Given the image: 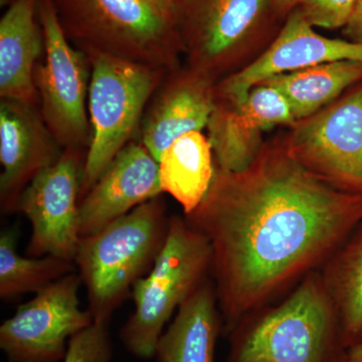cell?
Listing matches in <instances>:
<instances>
[{"instance_id": "cell-1", "label": "cell", "mask_w": 362, "mask_h": 362, "mask_svg": "<svg viewBox=\"0 0 362 362\" xmlns=\"http://www.w3.org/2000/svg\"><path fill=\"white\" fill-rule=\"evenodd\" d=\"M188 223L209 240L223 331L319 271L362 221V197L307 170L280 137L239 173L216 168Z\"/></svg>"}, {"instance_id": "cell-2", "label": "cell", "mask_w": 362, "mask_h": 362, "mask_svg": "<svg viewBox=\"0 0 362 362\" xmlns=\"http://www.w3.org/2000/svg\"><path fill=\"white\" fill-rule=\"evenodd\" d=\"M228 337L226 362H344L347 352L319 271L244 317Z\"/></svg>"}, {"instance_id": "cell-3", "label": "cell", "mask_w": 362, "mask_h": 362, "mask_svg": "<svg viewBox=\"0 0 362 362\" xmlns=\"http://www.w3.org/2000/svg\"><path fill=\"white\" fill-rule=\"evenodd\" d=\"M64 33L85 54L173 73L183 52L175 8L162 0H51Z\"/></svg>"}, {"instance_id": "cell-4", "label": "cell", "mask_w": 362, "mask_h": 362, "mask_svg": "<svg viewBox=\"0 0 362 362\" xmlns=\"http://www.w3.org/2000/svg\"><path fill=\"white\" fill-rule=\"evenodd\" d=\"M168 223L160 195L99 232L81 238L74 262L87 289L88 310L95 323L108 326L135 283L151 270Z\"/></svg>"}, {"instance_id": "cell-5", "label": "cell", "mask_w": 362, "mask_h": 362, "mask_svg": "<svg viewBox=\"0 0 362 362\" xmlns=\"http://www.w3.org/2000/svg\"><path fill=\"white\" fill-rule=\"evenodd\" d=\"M211 247L187 218L170 216L160 252L147 275L133 286L134 311L121 329L124 346L138 358L156 356L165 324L209 278Z\"/></svg>"}, {"instance_id": "cell-6", "label": "cell", "mask_w": 362, "mask_h": 362, "mask_svg": "<svg viewBox=\"0 0 362 362\" xmlns=\"http://www.w3.org/2000/svg\"><path fill=\"white\" fill-rule=\"evenodd\" d=\"M90 64L88 112L90 143L86 153L81 199L114 158L140 133L143 117L168 73L102 54Z\"/></svg>"}, {"instance_id": "cell-7", "label": "cell", "mask_w": 362, "mask_h": 362, "mask_svg": "<svg viewBox=\"0 0 362 362\" xmlns=\"http://www.w3.org/2000/svg\"><path fill=\"white\" fill-rule=\"evenodd\" d=\"M39 18L45 42L44 59L35 73L40 114L62 148L87 152L89 58L66 39L51 0H39Z\"/></svg>"}, {"instance_id": "cell-8", "label": "cell", "mask_w": 362, "mask_h": 362, "mask_svg": "<svg viewBox=\"0 0 362 362\" xmlns=\"http://www.w3.org/2000/svg\"><path fill=\"white\" fill-rule=\"evenodd\" d=\"M288 128L280 139L295 160L332 187L362 197V81Z\"/></svg>"}, {"instance_id": "cell-9", "label": "cell", "mask_w": 362, "mask_h": 362, "mask_svg": "<svg viewBox=\"0 0 362 362\" xmlns=\"http://www.w3.org/2000/svg\"><path fill=\"white\" fill-rule=\"evenodd\" d=\"M82 279L71 273L21 305L0 326V349L11 362H59L74 335L94 322L80 308Z\"/></svg>"}, {"instance_id": "cell-10", "label": "cell", "mask_w": 362, "mask_h": 362, "mask_svg": "<svg viewBox=\"0 0 362 362\" xmlns=\"http://www.w3.org/2000/svg\"><path fill=\"white\" fill-rule=\"evenodd\" d=\"M86 153L64 150L26 187L16 211L32 223L28 257L75 259L81 240L80 202Z\"/></svg>"}, {"instance_id": "cell-11", "label": "cell", "mask_w": 362, "mask_h": 362, "mask_svg": "<svg viewBox=\"0 0 362 362\" xmlns=\"http://www.w3.org/2000/svg\"><path fill=\"white\" fill-rule=\"evenodd\" d=\"M268 0H176L188 66L214 81L228 69L261 20Z\"/></svg>"}, {"instance_id": "cell-12", "label": "cell", "mask_w": 362, "mask_h": 362, "mask_svg": "<svg viewBox=\"0 0 362 362\" xmlns=\"http://www.w3.org/2000/svg\"><path fill=\"white\" fill-rule=\"evenodd\" d=\"M339 61L362 63V42L319 35L296 9L269 49L250 65L216 83V100L240 103L252 88L273 76Z\"/></svg>"}, {"instance_id": "cell-13", "label": "cell", "mask_w": 362, "mask_h": 362, "mask_svg": "<svg viewBox=\"0 0 362 362\" xmlns=\"http://www.w3.org/2000/svg\"><path fill=\"white\" fill-rule=\"evenodd\" d=\"M294 122L289 104L270 86H256L240 103L216 100L206 126L216 168L226 173L244 170L263 147L264 133Z\"/></svg>"}, {"instance_id": "cell-14", "label": "cell", "mask_w": 362, "mask_h": 362, "mask_svg": "<svg viewBox=\"0 0 362 362\" xmlns=\"http://www.w3.org/2000/svg\"><path fill=\"white\" fill-rule=\"evenodd\" d=\"M64 149L45 125L40 107L0 102V206L16 211L26 187L58 160Z\"/></svg>"}, {"instance_id": "cell-15", "label": "cell", "mask_w": 362, "mask_h": 362, "mask_svg": "<svg viewBox=\"0 0 362 362\" xmlns=\"http://www.w3.org/2000/svg\"><path fill=\"white\" fill-rule=\"evenodd\" d=\"M162 192L158 162L141 142H130L81 199V237L99 232Z\"/></svg>"}, {"instance_id": "cell-16", "label": "cell", "mask_w": 362, "mask_h": 362, "mask_svg": "<svg viewBox=\"0 0 362 362\" xmlns=\"http://www.w3.org/2000/svg\"><path fill=\"white\" fill-rule=\"evenodd\" d=\"M216 81L187 66L166 75L147 107L140 142L157 162L180 136L206 127L216 104Z\"/></svg>"}, {"instance_id": "cell-17", "label": "cell", "mask_w": 362, "mask_h": 362, "mask_svg": "<svg viewBox=\"0 0 362 362\" xmlns=\"http://www.w3.org/2000/svg\"><path fill=\"white\" fill-rule=\"evenodd\" d=\"M44 51L39 0H13L0 21L1 100L40 107L35 73Z\"/></svg>"}, {"instance_id": "cell-18", "label": "cell", "mask_w": 362, "mask_h": 362, "mask_svg": "<svg viewBox=\"0 0 362 362\" xmlns=\"http://www.w3.org/2000/svg\"><path fill=\"white\" fill-rule=\"evenodd\" d=\"M223 330L214 281L207 278L187 298L157 343L158 362H216Z\"/></svg>"}, {"instance_id": "cell-19", "label": "cell", "mask_w": 362, "mask_h": 362, "mask_svg": "<svg viewBox=\"0 0 362 362\" xmlns=\"http://www.w3.org/2000/svg\"><path fill=\"white\" fill-rule=\"evenodd\" d=\"M158 164L162 192L180 204L185 216L194 213L209 192L216 173L207 136L202 131L180 136L163 152Z\"/></svg>"}, {"instance_id": "cell-20", "label": "cell", "mask_w": 362, "mask_h": 362, "mask_svg": "<svg viewBox=\"0 0 362 362\" xmlns=\"http://www.w3.org/2000/svg\"><path fill=\"white\" fill-rule=\"evenodd\" d=\"M361 81L362 63L339 61L279 74L261 84L279 90L298 121L322 110Z\"/></svg>"}, {"instance_id": "cell-21", "label": "cell", "mask_w": 362, "mask_h": 362, "mask_svg": "<svg viewBox=\"0 0 362 362\" xmlns=\"http://www.w3.org/2000/svg\"><path fill=\"white\" fill-rule=\"evenodd\" d=\"M319 272L349 349L362 342V221Z\"/></svg>"}, {"instance_id": "cell-22", "label": "cell", "mask_w": 362, "mask_h": 362, "mask_svg": "<svg viewBox=\"0 0 362 362\" xmlns=\"http://www.w3.org/2000/svg\"><path fill=\"white\" fill-rule=\"evenodd\" d=\"M75 262L56 256H20L16 233L0 235V298L13 299L26 293H39L75 271Z\"/></svg>"}, {"instance_id": "cell-23", "label": "cell", "mask_w": 362, "mask_h": 362, "mask_svg": "<svg viewBox=\"0 0 362 362\" xmlns=\"http://www.w3.org/2000/svg\"><path fill=\"white\" fill-rule=\"evenodd\" d=\"M112 343L107 326L93 322L69 341L64 362H109Z\"/></svg>"}, {"instance_id": "cell-24", "label": "cell", "mask_w": 362, "mask_h": 362, "mask_svg": "<svg viewBox=\"0 0 362 362\" xmlns=\"http://www.w3.org/2000/svg\"><path fill=\"white\" fill-rule=\"evenodd\" d=\"M356 0H297L296 6L313 28H345L354 11Z\"/></svg>"}, {"instance_id": "cell-25", "label": "cell", "mask_w": 362, "mask_h": 362, "mask_svg": "<svg viewBox=\"0 0 362 362\" xmlns=\"http://www.w3.org/2000/svg\"><path fill=\"white\" fill-rule=\"evenodd\" d=\"M343 35L351 42H362V0H356L349 23L343 28Z\"/></svg>"}, {"instance_id": "cell-26", "label": "cell", "mask_w": 362, "mask_h": 362, "mask_svg": "<svg viewBox=\"0 0 362 362\" xmlns=\"http://www.w3.org/2000/svg\"><path fill=\"white\" fill-rule=\"evenodd\" d=\"M344 362H362V342L347 349Z\"/></svg>"}, {"instance_id": "cell-27", "label": "cell", "mask_w": 362, "mask_h": 362, "mask_svg": "<svg viewBox=\"0 0 362 362\" xmlns=\"http://www.w3.org/2000/svg\"><path fill=\"white\" fill-rule=\"evenodd\" d=\"M272 1L279 11H290L297 4V0H272Z\"/></svg>"}, {"instance_id": "cell-28", "label": "cell", "mask_w": 362, "mask_h": 362, "mask_svg": "<svg viewBox=\"0 0 362 362\" xmlns=\"http://www.w3.org/2000/svg\"><path fill=\"white\" fill-rule=\"evenodd\" d=\"M11 1H13V0H0V4H1L2 6H4L11 4Z\"/></svg>"}, {"instance_id": "cell-29", "label": "cell", "mask_w": 362, "mask_h": 362, "mask_svg": "<svg viewBox=\"0 0 362 362\" xmlns=\"http://www.w3.org/2000/svg\"><path fill=\"white\" fill-rule=\"evenodd\" d=\"M162 1L166 2V4H171V6H173V4H175L176 0H162Z\"/></svg>"}]
</instances>
